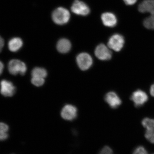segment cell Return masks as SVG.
<instances>
[{
    "mask_svg": "<svg viewBox=\"0 0 154 154\" xmlns=\"http://www.w3.org/2000/svg\"><path fill=\"white\" fill-rule=\"evenodd\" d=\"M52 19L53 22L58 25H63L67 24L69 21L70 14L66 9L59 7L52 12Z\"/></svg>",
    "mask_w": 154,
    "mask_h": 154,
    "instance_id": "obj_1",
    "label": "cell"
},
{
    "mask_svg": "<svg viewBox=\"0 0 154 154\" xmlns=\"http://www.w3.org/2000/svg\"><path fill=\"white\" fill-rule=\"evenodd\" d=\"M143 25L147 29L154 30V15H150L146 18L143 21Z\"/></svg>",
    "mask_w": 154,
    "mask_h": 154,
    "instance_id": "obj_18",
    "label": "cell"
},
{
    "mask_svg": "<svg viewBox=\"0 0 154 154\" xmlns=\"http://www.w3.org/2000/svg\"><path fill=\"white\" fill-rule=\"evenodd\" d=\"M142 124L146 129L145 134L146 139L154 144V119L144 118L142 121Z\"/></svg>",
    "mask_w": 154,
    "mask_h": 154,
    "instance_id": "obj_6",
    "label": "cell"
},
{
    "mask_svg": "<svg viewBox=\"0 0 154 154\" xmlns=\"http://www.w3.org/2000/svg\"><path fill=\"white\" fill-rule=\"evenodd\" d=\"M8 69L11 75H16L20 74L24 75L27 72V67L25 63L22 61L18 59H13L9 62Z\"/></svg>",
    "mask_w": 154,
    "mask_h": 154,
    "instance_id": "obj_2",
    "label": "cell"
},
{
    "mask_svg": "<svg viewBox=\"0 0 154 154\" xmlns=\"http://www.w3.org/2000/svg\"><path fill=\"white\" fill-rule=\"evenodd\" d=\"M72 44L69 39L61 38L57 42V48L59 52L62 54L67 53L71 49Z\"/></svg>",
    "mask_w": 154,
    "mask_h": 154,
    "instance_id": "obj_14",
    "label": "cell"
},
{
    "mask_svg": "<svg viewBox=\"0 0 154 154\" xmlns=\"http://www.w3.org/2000/svg\"><path fill=\"white\" fill-rule=\"evenodd\" d=\"M23 45V41L19 37L11 38L8 43V47L11 52H16L19 51Z\"/></svg>",
    "mask_w": 154,
    "mask_h": 154,
    "instance_id": "obj_15",
    "label": "cell"
},
{
    "mask_svg": "<svg viewBox=\"0 0 154 154\" xmlns=\"http://www.w3.org/2000/svg\"><path fill=\"white\" fill-rule=\"evenodd\" d=\"M132 154H149L143 146H139L134 149Z\"/></svg>",
    "mask_w": 154,
    "mask_h": 154,
    "instance_id": "obj_20",
    "label": "cell"
},
{
    "mask_svg": "<svg viewBox=\"0 0 154 154\" xmlns=\"http://www.w3.org/2000/svg\"><path fill=\"white\" fill-rule=\"evenodd\" d=\"M9 126L4 122H0V141H5L9 137Z\"/></svg>",
    "mask_w": 154,
    "mask_h": 154,
    "instance_id": "obj_16",
    "label": "cell"
},
{
    "mask_svg": "<svg viewBox=\"0 0 154 154\" xmlns=\"http://www.w3.org/2000/svg\"><path fill=\"white\" fill-rule=\"evenodd\" d=\"M109 48L105 44L99 45L95 49V55L100 60H110L112 58V53Z\"/></svg>",
    "mask_w": 154,
    "mask_h": 154,
    "instance_id": "obj_7",
    "label": "cell"
},
{
    "mask_svg": "<svg viewBox=\"0 0 154 154\" xmlns=\"http://www.w3.org/2000/svg\"><path fill=\"white\" fill-rule=\"evenodd\" d=\"M124 43V37L120 34H115L109 38L107 45L110 49L118 52L123 48Z\"/></svg>",
    "mask_w": 154,
    "mask_h": 154,
    "instance_id": "obj_3",
    "label": "cell"
},
{
    "mask_svg": "<svg viewBox=\"0 0 154 154\" xmlns=\"http://www.w3.org/2000/svg\"><path fill=\"white\" fill-rule=\"evenodd\" d=\"M137 0H123L125 3L127 5H134Z\"/></svg>",
    "mask_w": 154,
    "mask_h": 154,
    "instance_id": "obj_22",
    "label": "cell"
},
{
    "mask_svg": "<svg viewBox=\"0 0 154 154\" xmlns=\"http://www.w3.org/2000/svg\"><path fill=\"white\" fill-rule=\"evenodd\" d=\"M32 77L45 78L47 75V72L45 69L41 67H36L33 69L31 72Z\"/></svg>",
    "mask_w": 154,
    "mask_h": 154,
    "instance_id": "obj_17",
    "label": "cell"
},
{
    "mask_svg": "<svg viewBox=\"0 0 154 154\" xmlns=\"http://www.w3.org/2000/svg\"><path fill=\"white\" fill-rule=\"evenodd\" d=\"M4 69V65L2 61H0V75L2 74L3 73V70Z\"/></svg>",
    "mask_w": 154,
    "mask_h": 154,
    "instance_id": "obj_24",
    "label": "cell"
},
{
    "mask_svg": "<svg viewBox=\"0 0 154 154\" xmlns=\"http://www.w3.org/2000/svg\"><path fill=\"white\" fill-rule=\"evenodd\" d=\"M138 11L140 13H149L154 15V0H144L139 5Z\"/></svg>",
    "mask_w": 154,
    "mask_h": 154,
    "instance_id": "obj_13",
    "label": "cell"
},
{
    "mask_svg": "<svg viewBox=\"0 0 154 154\" xmlns=\"http://www.w3.org/2000/svg\"><path fill=\"white\" fill-rule=\"evenodd\" d=\"M16 88L14 84L6 80H2L0 83V93L5 97H12L16 93Z\"/></svg>",
    "mask_w": 154,
    "mask_h": 154,
    "instance_id": "obj_8",
    "label": "cell"
},
{
    "mask_svg": "<svg viewBox=\"0 0 154 154\" xmlns=\"http://www.w3.org/2000/svg\"><path fill=\"white\" fill-rule=\"evenodd\" d=\"M113 150L108 146L104 147L100 151L99 154H113Z\"/></svg>",
    "mask_w": 154,
    "mask_h": 154,
    "instance_id": "obj_21",
    "label": "cell"
},
{
    "mask_svg": "<svg viewBox=\"0 0 154 154\" xmlns=\"http://www.w3.org/2000/svg\"><path fill=\"white\" fill-rule=\"evenodd\" d=\"M101 19L102 23L106 27L113 28L117 24V18L114 14L110 12H106L102 14Z\"/></svg>",
    "mask_w": 154,
    "mask_h": 154,
    "instance_id": "obj_12",
    "label": "cell"
},
{
    "mask_svg": "<svg viewBox=\"0 0 154 154\" xmlns=\"http://www.w3.org/2000/svg\"><path fill=\"white\" fill-rule=\"evenodd\" d=\"M71 9L74 14L79 16H88L91 12L89 6L86 3L80 0H75Z\"/></svg>",
    "mask_w": 154,
    "mask_h": 154,
    "instance_id": "obj_4",
    "label": "cell"
},
{
    "mask_svg": "<svg viewBox=\"0 0 154 154\" xmlns=\"http://www.w3.org/2000/svg\"><path fill=\"white\" fill-rule=\"evenodd\" d=\"M131 99L134 103L136 107H140L148 101V96L145 92L142 90H138L133 93Z\"/></svg>",
    "mask_w": 154,
    "mask_h": 154,
    "instance_id": "obj_9",
    "label": "cell"
},
{
    "mask_svg": "<svg viewBox=\"0 0 154 154\" xmlns=\"http://www.w3.org/2000/svg\"><path fill=\"white\" fill-rule=\"evenodd\" d=\"M105 99L107 104L113 109L117 108L122 104L121 99L114 92L107 93L105 96Z\"/></svg>",
    "mask_w": 154,
    "mask_h": 154,
    "instance_id": "obj_11",
    "label": "cell"
},
{
    "mask_svg": "<svg viewBox=\"0 0 154 154\" xmlns=\"http://www.w3.org/2000/svg\"><path fill=\"white\" fill-rule=\"evenodd\" d=\"M61 115L62 117L65 120H74L77 116L76 107L71 105H65L62 110Z\"/></svg>",
    "mask_w": 154,
    "mask_h": 154,
    "instance_id": "obj_10",
    "label": "cell"
},
{
    "mask_svg": "<svg viewBox=\"0 0 154 154\" xmlns=\"http://www.w3.org/2000/svg\"><path fill=\"white\" fill-rule=\"evenodd\" d=\"M31 82L36 87H40L43 85L45 83L44 78L39 77H32L31 79Z\"/></svg>",
    "mask_w": 154,
    "mask_h": 154,
    "instance_id": "obj_19",
    "label": "cell"
},
{
    "mask_svg": "<svg viewBox=\"0 0 154 154\" xmlns=\"http://www.w3.org/2000/svg\"><path fill=\"white\" fill-rule=\"evenodd\" d=\"M150 93L152 96L154 97V84L152 85L150 90Z\"/></svg>",
    "mask_w": 154,
    "mask_h": 154,
    "instance_id": "obj_25",
    "label": "cell"
},
{
    "mask_svg": "<svg viewBox=\"0 0 154 154\" xmlns=\"http://www.w3.org/2000/svg\"><path fill=\"white\" fill-rule=\"evenodd\" d=\"M78 66L82 70H87L90 69L93 64V59L90 54L87 53L80 54L76 57Z\"/></svg>",
    "mask_w": 154,
    "mask_h": 154,
    "instance_id": "obj_5",
    "label": "cell"
},
{
    "mask_svg": "<svg viewBox=\"0 0 154 154\" xmlns=\"http://www.w3.org/2000/svg\"><path fill=\"white\" fill-rule=\"evenodd\" d=\"M4 45H5V40L2 36H0V52H2V51Z\"/></svg>",
    "mask_w": 154,
    "mask_h": 154,
    "instance_id": "obj_23",
    "label": "cell"
}]
</instances>
